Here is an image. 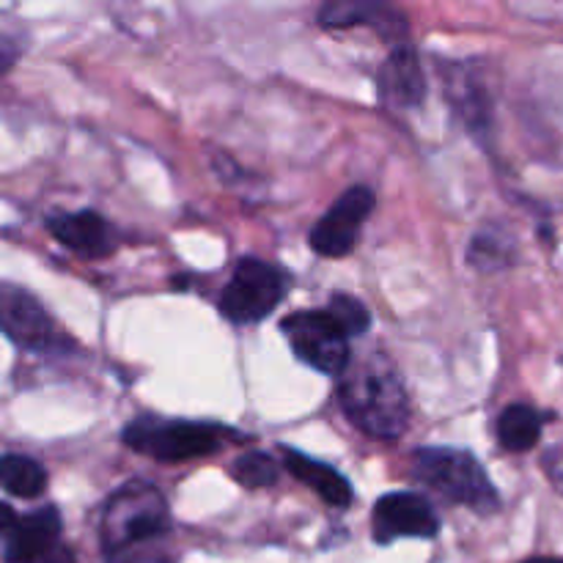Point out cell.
Wrapping results in <instances>:
<instances>
[{"instance_id":"1","label":"cell","mask_w":563,"mask_h":563,"mask_svg":"<svg viewBox=\"0 0 563 563\" xmlns=\"http://www.w3.org/2000/svg\"><path fill=\"white\" fill-rule=\"evenodd\" d=\"M339 405L346 421L374 440H399L410 427V399L399 368L385 352L352 357L339 377Z\"/></svg>"},{"instance_id":"2","label":"cell","mask_w":563,"mask_h":563,"mask_svg":"<svg viewBox=\"0 0 563 563\" xmlns=\"http://www.w3.org/2000/svg\"><path fill=\"white\" fill-rule=\"evenodd\" d=\"M170 531V509L165 495L152 482L121 484L104 500L99 517V539L108 559H121L132 548L157 542Z\"/></svg>"},{"instance_id":"3","label":"cell","mask_w":563,"mask_h":563,"mask_svg":"<svg viewBox=\"0 0 563 563\" xmlns=\"http://www.w3.org/2000/svg\"><path fill=\"white\" fill-rule=\"evenodd\" d=\"M240 434L212 421H185V418L141 416L121 429V443L135 454L148 456L163 465L203 460L223 449Z\"/></svg>"},{"instance_id":"4","label":"cell","mask_w":563,"mask_h":563,"mask_svg":"<svg viewBox=\"0 0 563 563\" xmlns=\"http://www.w3.org/2000/svg\"><path fill=\"white\" fill-rule=\"evenodd\" d=\"M412 473L445 500L476 515L489 517L500 509V493L471 451L454 445H421L412 451Z\"/></svg>"},{"instance_id":"5","label":"cell","mask_w":563,"mask_h":563,"mask_svg":"<svg viewBox=\"0 0 563 563\" xmlns=\"http://www.w3.org/2000/svg\"><path fill=\"white\" fill-rule=\"evenodd\" d=\"M289 291V278L280 267L264 258L245 256L236 262L234 275L220 291L218 308L231 324H258L280 306Z\"/></svg>"},{"instance_id":"6","label":"cell","mask_w":563,"mask_h":563,"mask_svg":"<svg viewBox=\"0 0 563 563\" xmlns=\"http://www.w3.org/2000/svg\"><path fill=\"white\" fill-rule=\"evenodd\" d=\"M280 333L289 341L297 361L317 368L319 374L341 377L355 357L350 346L352 339L328 308L289 313L286 319H280Z\"/></svg>"},{"instance_id":"7","label":"cell","mask_w":563,"mask_h":563,"mask_svg":"<svg viewBox=\"0 0 563 563\" xmlns=\"http://www.w3.org/2000/svg\"><path fill=\"white\" fill-rule=\"evenodd\" d=\"M0 515L3 563H77L75 550L60 539V511L55 506L14 515L9 504H0Z\"/></svg>"},{"instance_id":"8","label":"cell","mask_w":563,"mask_h":563,"mask_svg":"<svg viewBox=\"0 0 563 563\" xmlns=\"http://www.w3.org/2000/svg\"><path fill=\"white\" fill-rule=\"evenodd\" d=\"M0 324L5 339L33 355H71L77 350L47 308L22 286L3 284L0 289Z\"/></svg>"},{"instance_id":"9","label":"cell","mask_w":563,"mask_h":563,"mask_svg":"<svg viewBox=\"0 0 563 563\" xmlns=\"http://www.w3.org/2000/svg\"><path fill=\"white\" fill-rule=\"evenodd\" d=\"M374 209L372 187L355 185L335 198L333 207L308 231V245L324 258H344L355 247L357 234Z\"/></svg>"},{"instance_id":"10","label":"cell","mask_w":563,"mask_h":563,"mask_svg":"<svg viewBox=\"0 0 563 563\" xmlns=\"http://www.w3.org/2000/svg\"><path fill=\"white\" fill-rule=\"evenodd\" d=\"M440 533V517L429 498L410 489L388 493L374 504L372 537L377 544L396 539H434Z\"/></svg>"},{"instance_id":"11","label":"cell","mask_w":563,"mask_h":563,"mask_svg":"<svg viewBox=\"0 0 563 563\" xmlns=\"http://www.w3.org/2000/svg\"><path fill=\"white\" fill-rule=\"evenodd\" d=\"M319 27L341 31V27L368 25L390 42V47L407 42V16L396 5L377 3V0H330L317 14Z\"/></svg>"},{"instance_id":"12","label":"cell","mask_w":563,"mask_h":563,"mask_svg":"<svg viewBox=\"0 0 563 563\" xmlns=\"http://www.w3.org/2000/svg\"><path fill=\"white\" fill-rule=\"evenodd\" d=\"M55 242L69 247L82 258H104L115 251V229L110 220L93 209H77V212H55L44 220Z\"/></svg>"},{"instance_id":"13","label":"cell","mask_w":563,"mask_h":563,"mask_svg":"<svg viewBox=\"0 0 563 563\" xmlns=\"http://www.w3.org/2000/svg\"><path fill=\"white\" fill-rule=\"evenodd\" d=\"M443 82L445 97H449L451 108L460 115L462 124L471 130V135L487 143L489 132H493V102H489L487 86L478 77V71L467 64H445Z\"/></svg>"},{"instance_id":"14","label":"cell","mask_w":563,"mask_h":563,"mask_svg":"<svg viewBox=\"0 0 563 563\" xmlns=\"http://www.w3.org/2000/svg\"><path fill=\"white\" fill-rule=\"evenodd\" d=\"M379 97L394 108L416 110L427 99V77H423L421 60H418L416 47L410 42L390 47L383 69L377 75Z\"/></svg>"},{"instance_id":"15","label":"cell","mask_w":563,"mask_h":563,"mask_svg":"<svg viewBox=\"0 0 563 563\" xmlns=\"http://www.w3.org/2000/svg\"><path fill=\"white\" fill-rule=\"evenodd\" d=\"M280 456H284V467L297 478L300 484H306L308 489L319 495L328 506L333 509H346L355 498L352 493V484L339 467L328 465L322 460H313V456L302 454V451L291 449V445H278Z\"/></svg>"},{"instance_id":"16","label":"cell","mask_w":563,"mask_h":563,"mask_svg":"<svg viewBox=\"0 0 563 563\" xmlns=\"http://www.w3.org/2000/svg\"><path fill=\"white\" fill-rule=\"evenodd\" d=\"M467 264L476 273H500V269L515 267L520 251H517V236L506 225L487 223L473 234L471 245L465 251Z\"/></svg>"},{"instance_id":"17","label":"cell","mask_w":563,"mask_h":563,"mask_svg":"<svg viewBox=\"0 0 563 563\" xmlns=\"http://www.w3.org/2000/svg\"><path fill=\"white\" fill-rule=\"evenodd\" d=\"M548 418L531 405H509L498 416V423H495V434H498L500 449L509 451V454H526L542 438V429Z\"/></svg>"},{"instance_id":"18","label":"cell","mask_w":563,"mask_h":563,"mask_svg":"<svg viewBox=\"0 0 563 563\" xmlns=\"http://www.w3.org/2000/svg\"><path fill=\"white\" fill-rule=\"evenodd\" d=\"M0 482H3L5 493L14 495V498L33 500L47 489V471L33 456L5 454L0 460Z\"/></svg>"},{"instance_id":"19","label":"cell","mask_w":563,"mask_h":563,"mask_svg":"<svg viewBox=\"0 0 563 563\" xmlns=\"http://www.w3.org/2000/svg\"><path fill=\"white\" fill-rule=\"evenodd\" d=\"M231 478L247 489L273 487L280 478V462H275L267 451H245L229 467Z\"/></svg>"},{"instance_id":"20","label":"cell","mask_w":563,"mask_h":563,"mask_svg":"<svg viewBox=\"0 0 563 563\" xmlns=\"http://www.w3.org/2000/svg\"><path fill=\"white\" fill-rule=\"evenodd\" d=\"M328 311L333 313L335 322L344 328V333L350 339H357V335H366L368 328H372V313L363 306L357 297L344 295V291H335L328 302Z\"/></svg>"},{"instance_id":"21","label":"cell","mask_w":563,"mask_h":563,"mask_svg":"<svg viewBox=\"0 0 563 563\" xmlns=\"http://www.w3.org/2000/svg\"><path fill=\"white\" fill-rule=\"evenodd\" d=\"M542 467L550 482H553V487L563 495V449H550L542 456Z\"/></svg>"},{"instance_id":"22","label":"cell","mask_w":563,"mask_h":563,"mask_svg":"<svg viewBox=\"0 0 563 563\" xmlns=\"http://www.w3.org/2000/svg\"><path fill=\"white\" fill-rule=\"evenodd\" d=\"M522 563H563V559H553V555H537V559H528Z\"/></svg>"}]
</instances>
